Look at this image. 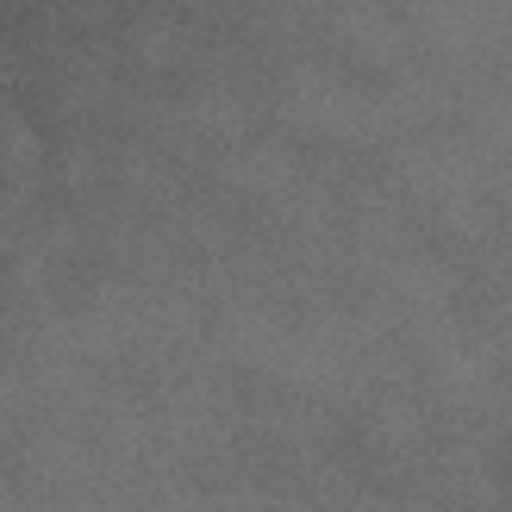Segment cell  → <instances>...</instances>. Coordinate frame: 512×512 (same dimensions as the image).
<instances>
[{"label":"cell","mask_w":512,"mask_h":512,"mask_svg":"<svg viewBox=\"0 0 512 512\" xmlns=\"http://www.w3.org/2000/svg\"><path fill=\"white\" fill-rule=\"evenodd\" d=\"M469 7H475V0H469ZM469 19V13H463ZM456 44H463V25H456ZM450 100H456V57H450Z\"/></svg>","instance_id":"cell-1"}]
</instances>
